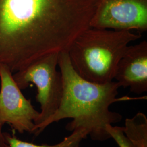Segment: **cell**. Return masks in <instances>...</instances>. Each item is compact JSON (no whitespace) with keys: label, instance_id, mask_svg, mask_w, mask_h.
Listing matches in <instances>:
<instances>
[{"label":"cell","instance_id":"cell-1","mask_svg":"<svg viewBox=\"0 0 147 147\" xmlns=\"http://www.w3.org/2000/svg\"><path fill=\"white\" fill-rule=\"evenodd\" d=\"M97 0H0V64L12 73L67 51L90 27Z\"/></svg>","mask_w":147,"mask_h":147},{"label":"cell","instance_id":"cell-2","mask_svg":"<svg viewBox=\"0 0 147 147\" xmlns=\"http://www.w3.org/2000/svg\"><path fill=\"white\" fill-rule=\"evenodd\" d=\"M58 66L63 85L60 105L34 135L40 134L53 123L71 118L73 121L66 126L68 131L82 128L94 141H104L111 138L108 127L121 121L122 116L110 110L111 105L118 101L132 98H117L121 86L116 81L100 84L82 78L72 66L67 51L59 53Z\"/></svg>","mask_w":147,"mask_h":147},{"label":"cell","instance_id":"cell-3","mask_svg":"<svg viewBox=\"0 0 147 147\" xmlns=\"http://www.w3.org/2000/svg\"><path fill=\"white\" fill-rule=\"evenodd\" d=\"M140 33L89 27L76 37L67 51L74 69L84 79L103 84L113 81L121 58Z\"/></svg>","mask_w":147,"mask_h":147},{"label":"cell","instance_id":"cell-4","mask_svg":"<svg viewBox=\"0 0 147 147\" xmlns=\"http://www.w3.org/2000/svg\"><path fill=\"white\" fill-rule=\"evenodd\" d=\"M59 53H52L38 58L25 68L16 71L13 78L20 89H25L30 84L37 89L36 100L41 111L35 123L33 134L53 115L60 105L63 93V80L57 70Z\"/></svg>","mask_w":147,"mask_h":147},{"label":"cell","instance_id":"cell-5","mask_svg":"<svg viewBox=\"0 0 147 147\" xmlns=\"http://www.w3.org/2000/svg\"><path fill=\"white\" fill-rule=\"evenodd\" d=\"M0 123L8 124L20 134H33L39 112L22 93L13 78V73L0 64Z\"/></svg>","mask_w":147,"mask_h":147},{"label":"cell","instance_id":"cell-6","mask_svg":"<svg viewBox=\"0 0 147 147\" xmlns=\"http://www.w3.org/2000/svg\"><path fill=\"white\" fill-rule=\"evenodd\" d=\"M90 27L147 31V0H97Z\"/></svg>","mask_w":147,"mask_h":147},{"label":"cell","instance_id":"cell-7","mask_svg":"<svg viewBox=\"0 0 147 147\" xmlns=\"http://www.w3.org/2000/svg\"><path fill=\"white\" fill-rule=\"evenodd\" d=\"M115 79L121 87L137 94L147 91V42L129 45L121 58Z\"/></svg>","mask_w":147,"mask_h":147},{"label":"cell","instance_id":"cell-8","mask_svg":"<svg viewBox=\"0 0 147 147\" xmlns=\"http://www.w3.org/2000/svg\"><path fill=\"white\" fill-rule=\"evenodd\" d=\"M122 130L133 147H147V118L144 113L126 119Z\"/></svg>","mask_w":147,"mask_h":147},{"label":"cell","instance_id":"cell-9","mask_svg":"<svg viewBox=\"0 0 147 147\" xmlns=\"http://www.w3.org/2000/svg\"><path fill=\"white\" fill-rule=\"evenodd\" d=\"M69 136L65 137L62 141L54 145L36 144L25 142L17 138L14 135L3 132L7 147H79L82 140L87 138L88 133L82 128L76 129Z\"/></svg>","mask_w":147,"mask_h":147},{"label":"cell","instance_id":"cell-10","mask_svg":"<svg viewBox=\"0 0 147 147\" xmlns=\"http://www.w3.org/2000/svg\"><path fill=\"white\" fill-rule=\"evenodd\" d=\"M107 131L111 138L114 139L119 147H133L131 142L123 131L122 127L110 125L108 127Z\"/></svg>","mask_w":147,"mask_h":147},{"label":"cell","instance_id":"cell-11","mask_svg":"<svg viewBox=\"0 0 147 147\" xmlns=\"http://www.w3.org/2000/svg\"><path fill=\"white\" fill-rule=\"evenodd\" d=\"M3 125L0 123V147H7L4 134L2 132V127Z\"/></svg>","mask_w":147,"mask_h":147}]
</instances>
